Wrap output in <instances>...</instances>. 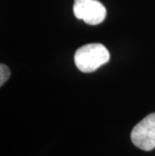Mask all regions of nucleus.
Instances as JSON below:
<instances>
[{"label":"nucleus","mask_w":155,"mask_h":156,"mask_svg":"<svg viewBox=\"0 0 155 156\" xmlns=\"http://www.w3.org/2000/svg\"><path fill=\"white\" fill-rule=\"evenodd\" d=\"M72 10L76 17L90 25L100 24L107 15L105 6L98 0H75Z\"/></svg>","instance_id":"nucleus-3"},{"label":"nucleus","mask_w":155,"mask_h":156,"mask_svg":"<svg viewBox=\"0 0 155 156\" xmlns=\"http://www.w3.org/2000/svg\"><path fill=\"white\" fill-rule=\"evenodd\" d=\"M10 77V69L4 64L0 65V86H3Z\"/></svg>","instance_id":"nucleus-4"},{"label":"nucleus","mask_w":155,"mask_h":156,"mask_svg":"<svg viewBox=\"0 0 155 156\" xmlns=\"http://www.w3.org/2000/svg\"><path fill=\"white\" fill-rule=\"evenodd\" d=\"M131 141L144 151L155 148V113H151L134 126L131 131Z\"/></svg>","instance_id":"nucleus-2"},{"label":"nucleus","mask_w":155,"mask_h":156,"mask_svg":"<svg viewBox=\"0 0 155 156\" xmlns=\"http://www.w3.org/2000/svg\"><path fill=\"white\" fill-rule=\"evenodd\" d=\"M110 61V52L101 44L81 46L75 54V64L81 72L92 73Z\"/></svg>","instance_id":"nucleus-1"}]
</instances>
